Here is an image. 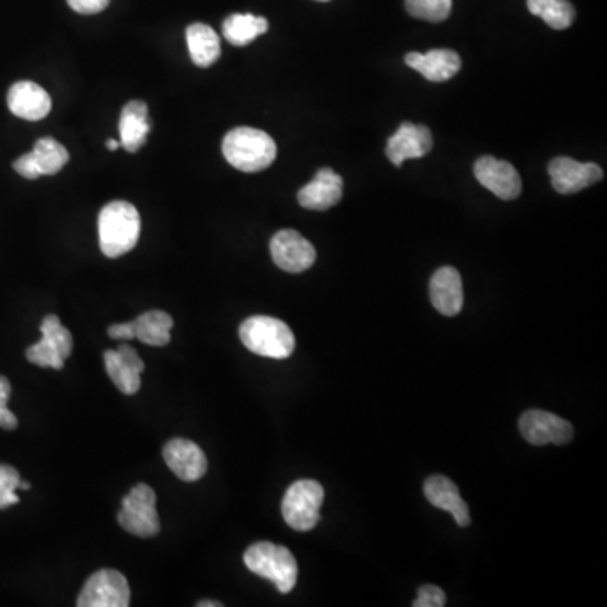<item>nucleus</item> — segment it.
Wrapping results in <instances>:
<instances>
[{
	"mask_svg": "<svg viewBox=\"0 0 607 607\" xmlns=\"http://www.w3.org/2000/svg\"><path fill=\"white\" fill-rule=\"evenodd\" d=\"M19 488L29 489V488H31V484L26 483V481H21V483H19Z\"/></svg>",
	"mask_w": 607,
	"mask_h": 607,
	"instance_id": "4c0bfd02",
	"label": "nucleus"
},
{
	"mask_svg": "<svg viewBox=\"0 0 607 607\" xmlns=\"http://www.w3.org/2000/svg\"><path fill=\"white\" fill-rule=\"evenodd\" d=\"M430 301L447 317L461 312L464 304L461 275L454 267H442L430 279Z\"/></svg>",
	"mask_w": 607,
	"mask_h": 607,
	"instance_id": "f3484780",
	"label": "nucleus"
},
{
	"mask_svg": "<svg viewBox=\"0 0 607 607\" xmlns=\"http://www.w3.org/2000/svg\"><path fill=\"white\" fill-rule=\"evenodd\" d=\"M243 560L248 570L274 582L282 594H289L296 587L299 567L289 548L270 542L253 543L247 548Z\"/></svg>",
	"mask_w": 607,
	"mask_h": 607,
	"instance_id": "20e7f679",
	"label": "nucleus"
},
{
	"mask_svg": "<svg viewBox=\"0 0 607 607\" xmlns=\"http://www.w3.org/2000/svg\"><path fill=\"white\" fill-rule=\"evenodd\" d=\"M14 171L17 174H21L22 178L26 179H38L41 174H39L38 167H36V162H34L33 154L31 152H27L24 156L19 157L16 162H14Z\"/></svg>",
	"mask_w": 607,
	"mask_h": 607,
	"instance_id": "473e14b6",
	"label": "nucleus"
},
{
	"mask_svg": "<svg viewBox=\"0 0 607 607\" xmlns=\"http://www.w3.org/2000/svg\"><path fill=\"white\" fill-rule=\"evenodd\" d=\"M120 146V142H117V140H107V147L108 149H110V151H117V149H119Z\"/></svg>",
	"mask_w": 607,
	"mask_h": 607,
	"instance_id": "e433bc0d",
	"label": "nucleus"
},
{
	"mask_svg": "<svg viewBox=\"0 0 607 607\" xmlns=\"http://www.w3.org/2000/svg\"><path fill=\"white\" fill-rule=\"evenodd\" d=\"M135 338L149 346H166L171 341L172 317L164 311H147L134 319Z\"/></svg>",
	"mask_w": 607,
	"mask_h": 607,
	"instance_id": "412c9836",
	"label": "nucleus"
},
{
	"mask_svg": "<svg viewBox=\"0 0 607 607\" xmlns=\"http://www.w3.org/2000/svg\"><path fill=\"white\" fill-rule=\"evenodd\" d=\"M26 358L29 363L41 366V368H54L61 370L65 366V360L61 358L60 353L54 350L53 346L41 338L39 343L33 344L31 348H27Z\"/></svg>",
	"mask_w": 607,
	"mask_h": 607,
	"instance_id": "cd10ccee",
	"label": "nucleus"
},
{
	"mask_svg": "<svg viewBox=\"0 0 607 607\" xmlns=\"http://www.w3.org/2000/svg\"><path fill=\"white\" fill-rule=\"evenodd\" d=\"M147 113L149 108L142 100H132L122 110L119 124L120 144L125 147V151L137 152L146 144L147 135L152 129Z\"/></svg>",
	"mask_w": 607,
	"mask_h": 607,
	"instance_id": "6ab92c4d",
	"label": "nucleus"
},
{
	"mask_svg": "<svg viewBox=\"0 0 607 607\" xmlns=\"http://www.w3.org/2000/svg\"><path fill=\"white\" fill-rule=\"evenodd\" d=\"M474 176L479 184L496 194L498 198L510 201L522 193V179L510 162L500 161L493 156H484L474 164Z\"/></svg>",
	"mask_w": 607,
	"mask_h": 607,
	"instance_id": "9b49d317",
	"label": "nucleus"
},
{
	"mask_svg": "<svg viewBox=\"0 0 607 607\" xmlns=\"http://www.w3.org/2000/svg\"><path fill=\"white\" fill-rule=\"evenodd\" d=\"M405 63L432 83L451 80L461 70V58L452 49H432L425 54L409 53L405 56Z\"/></svg>",
	"mask_w": 607,
	"mask_h": 607,
	"instance_id": "dca6fc26",
	"label": "nucleus"
},
{
	"mask_svg": "<svg viewBox=\"0 0 607 607\" xmlns=\"http://www.w3.org/2000/svg\"><path fill=\"white\" fill-rule=\"evenodd\" d=\"M21 483V476L16 469L7 464H0V510H6L9 506L19 503L16 489Z\"/></svg>",
	"mask_w": 607,
	"mask_h": 607,
	"instance_id": "c85d7f7f",
	"label": "nucleus"
},
{
	"mask_svg": "<svg viewBox=\"0 0 607 607\" xmlns=\"http://www.w3.org/2000/svg\"><path fill=\"white\" fill-rule=\"evenodd\" d=\"M11 397V382L0 375V427L6 430H14L17 427L16 415L7 409V402Z\"/></svg>",
	"mask_w": 607,
	"mask_h": 607,
	"instance_id": "c756f323",
	"label": "nucleus"
},
{
	"mask_svg": "<svg viewBox=\"0 0 607 607\" xmlns=\"http://www.w3.org/2000/svg\"><path fill=\"white\" fill-rule=\"evenodd\" d=\"M270 253L275 265L289 274H301L316 262V248L294 230L275 233L270 240Z\"/></svg>",
	"mask_w": 607,
	"mask_h": 607,
	"instance_id": "1a4fd4ad",
	"label": "nucleus"
},
{
	"mask_svg": "<svg viewBox=\"0 0 607 607\" xmlns=\"http://www.w3.org/2000/svg\"><path fill=\"white\" fill-rule=\"evenodd\" d=\"M41 334H43L44 341H48L54 350L60 353L63 360L70 358L73 353V336L61 324L60 317L54 316V314L44 317L43 323H41Z\"/></svg>",
	"mask_w": 607,
	"mask_h": 607,
	"instance_id": "a878e982",
	"label": "nucleus"
},
{
	"mask_svg": "<svg viewBox=\"0 0 607 607\" xmlns=\"http://www.w3.org/2000/svg\"><path fill=\"white\" fill-rule=\"evenodd\" d=\"M238 333L247 350L264 358L285 360L296 348V338L292 329L277 317H248L243 321Z\"/></svg>",
	"mask_w": 607,
	"mask_h": 607,
	"instance_id": "7ed1b4c3",
	"label": "nucleus"
},
{
	"mask_svg": "<svg viewBox=\"0 0 607 607\" xmlns=\"http://www.w3.org/2000/svg\"><path fill=\"white\" fill-rule=\"evenodd\" d=\"M432 134L425 125H414L405 122L397 132L388 139L387 157L393 166L400 167L407 159H420L427 156L432 149Z\"/></svg>",
	"mask_w": 607,
	"mask_h": 607,
	"instance_id": "ddd939ff",
	"label": "nucleus"
},
{
	"mask_svg": "<svg viewBox=\"0 0 607 607\" xmlns=\"http://www.w3.org/2000/svg\"><path fill=\"white\" fill-rule=\"evenodd\" d=\"M7 105L16 117L38 122L48 117L51 110V98L48 92L33 81H19L11 86L7 93Z\"/></svg>",
	"mask_w": 607,
	"mask_h": 607,
	"instance_id": "2eb2a0df",
	"label": "nucleus"
},
{
	"mask_svg": "<svg viewBox=\"0 0 607 607\" xmlns=\"http://www.w3.org/2000/svg\"><path fill=\"white\" fill-rule=\"evenodd\" d=\"M105 370L108 377L115 383V387L125 395H135L140 390V373L125 365L117 350H107L103 353Z\"/></svg>",
	"mask_w": 607,
	"mask_h": 607,
	"instance_id": "393cba45",
	"label": "nucleus"
},
{
	"mask_svg": "<svg viewBox=\"0 0 607 607\" xmlns=\"http://www.w3.org/2000/svg\"><path fill=\"white\" fill-rule=\"evenodd\" d=\"M108 336L113 339H119V341H130V339H134V321H130V323L113 324V326L108 328Z\"/></svg>",
	"mask_w": 607,
	"mask_h": 607,
	"instance_id": "f704fd0d",
	"label": "nucleus"
},
{
	"mask_svg": "<svg viewBox=\"0 0 607 607\" xmlns=\"http://www.w3.org/2000/svg\"><path fill=\"white\" fill-rule=\"evenodd\" d=\"M223 606V604H221V602L218 601H203V602H198V607H221Z\"/></svg>",
	"mask_w": 607,
	"mask_h": 607,
	"instance_id": "c9c22d12",
	"label": "nucleus"
},
{
	"mask_svg": "<svg viewBox=\"0 0 607 607\" xmlns=\"http://www.w3.org/2000/svg\"><path fill=\"white\" fill-rule=\"evenodd\" d=\"M130 604L129 582L119 570H98L85 582L76 606L127 607Z\"/></svg>",
	"mask_w": 607,
	"mask_h": 607,
	"instance_id": "0eeeda50",
	"label": "nucleus"
},
{
	"mask_svg": "<svg viewBox=\"0 0 607 607\" xmlns=\"http://www.w3.org/2000/svg\"><path fill=\"white\" fill-rule=\"evenodd\" d=\"M317 2H329V0H317Z\"/></svg>",
	"mask_w": 607,
	"mask_h": 607,
	"instance_id": "58836bf2",
	"label": "nucleus"
},
{
	"mask_svg": "<svg viewBox=\"0 0 607 607\" xmlns=\"http://www.w3.org/2000/svg\"><path fill=\"white\" fill-rule=\"evenodd\" d=\"M520 432L533 446H564L574 439V427L569 420L543 410L525 412L520 419Z\"/></svg>",
	"mask_w": 607,
	"mask_h": 607,
	"instance_id": "6e6552de",
	"label": "nucleus"
},
{
	"mask_svg": "<svg viewBox=\"0 0 607 607\" xmlns=\"http://www.w3.org/2000/svg\"><path fill=\"white\" fill-rule=\"evenodd\" d=\"M31 154L41 176L58 174L70 161V154L65 146H61L60 142H56L51 137L39 139Z\"/></svg>",
	"mask_w": 607,
	"mask_h": 607,
	"instance_id": "b1692460",
	"label": "nucleus"
},
{
	"mask_svg": "<svg viewBox=\"0 0 607 607\" xmlns=\"http://www.w3.org/2000/svg\"><path fill=\"white\" fill-rule=\"evenodd\" d=\"M112 0H68V6L78 14H85V16H92V14H98V12L105 11L108 4Z\"/></svg>",
	"mask_w": 607,
	"mask_h": 607,
	"instance_id": "2f4dec72",
	"label": "nucleus"
},
{
	"mask_svg": "<svg viewBox=\"0 0 607 607\" xmlns=\"http://www.w3.org/2000/svg\"><path fill=\"white\" fill-rule=\"evenodd\" d=\"M343 198V178L331 167L317 171L311 183L297 194L299 205L306 210L326 211L338 205Z\"/></svg>",
	"mask_w": 607,
	"mask_h": 607,
	"instance_id": "4468645a",
	"label": "nucleus"
},
{
	"mask_svg": "<svg viewBox=\"0 0 607 607\" xmlns=\"http://www.w3.org/2000/svg\"><path fill=\"white\" fill-rule=\"evenodd\" d=\"M414 607H442L446 606V592L437 586H422L417 592Z\"/></svg>",
	"mask_w": 607,
	"mask_h": 607,
	"instance_id": "7c9ffc66",
	"label": "nucleus"
},
{
	"mask_svg": "<svg viewBox=\"0 0 607 607\" xmlns=\"http://www.w3.org/2000/svg\"><path fill=\"white\" fill-rule=\"evenodd\" d=\"M120 527L135 537L152 538L161 532V522L157 515L156 493L149 484H137L130 489L122 501L119 515Z\"/></svg>",
	"mask_w": 607,
	"mask_h": 607,
	"instance_id": "423d86ee",
	"label": "nucleus"
},
{
	"mask_svg": "<svg viewBox=\"0 0 607 607\" xmlns=\"http://www.w3.org/2000/svg\"><path fill=\"white\" fill-rule=\"evenodd\" d=\"M324 489L321 484L312 479H301L291 484L282 500V515L292 530L309 532L316 527L323 506Z\"/></svg>",
	"mask_w": 607,
	"mask_h": 607,
	"instance_id": "39448f33",
	"label": "nucleus"
},
{
	"mask_svg": "<svg viewBox=\"0 0 607 607\" xmlns=\"http://www.w3.org/2000/svg\"><path fill=\"white\" fill-rule=\"evenodd\" d=\"M223 156L238 171L260 172L272 166L277 157V146L264 130L238 127L225 135Z\"/></svg>",
	"mask_w": 607,
	"mask_h": 607,
	"instance_id": "f03ea898",
	"label": "nucleus"
},
{
	"mask_svg": "<svg viewBox=\"0 0 607 607\" xmlns=\"http://www.w3.org/2000/svg\"><path fill=\"white\" fill-rule=\"evenodd\" d=\"M117 353H119L120 358L124 360L125 365L130 366V368L137 371V373H142L144 368H146L139 353H137L132 346H129V344H120L119 348H117Z\"/></svg>",
	"mask_w": 607,
	"mask_h": 607,
	"instance_id": "72a5a7b5",
	"label": "nucleus"
},
{
	"mask_svg": "<svg viewBox=\"0 0 607 607\" xmlns=\"http://www.w3.org/2000/svg\"><path fill=\"white\" fill-rule=\"evenodd\" d=\"M189 54L194 65L199 68H210L215 65L221 54V44L213 27L206 24H191L186 29Z\"/></svg>",
	"mask_w": 607,
	"mask_h": 607,
	"instance_id": "aec40b11",
	"label": "nucleus"
},
{
	"mask_svg": "<svg viewBox=\"0 0 607 607\" xmlns=\"http://www.w3.org/2000/svg\"><path fill=\"white\" fill-rule=\"evenodd\" d=\"M410 16L422 21H446L452 11V0H405Z\"/></svg>",
	"mask_w": 607,
	"mask_h": 607,
	"instance_id": "bb28decb",
	"label": "nucleus"
},
{
	"mask_svg": "<svg viewBox=\"0 0 607 607\" xmlns=\"http://www.w3.org/2000/svg\"><path fill=\"white\" fill-rule=\"evenodd\" d=\"M164 461L179 479L194 483L205 476L208 471V459L203 449L188 439H172L162 451Z\"/></svg>",
	"mask_w": 607,
	"mask_h": 607,
	"instance_id": "f8f14e48",
	"label": "nucleus"
},
{
	"mask_svg": "<svg viewBox=\"0 0 607 607\" xmlns=\"http://www.w3.org/2000/svg\"><path fill=\"white\" fill-rule=\"evenodd\" d=\"M425 498L441 510L451 513L457 525L469 527L471 516L466 501L459 495V488L446 476H430L424 484Z\"/></svg>",
	"mask_w": 607,
	"mask_h": 607,
	"instance_id": "a211bd4d",
	"label": "nucleus"
},
{
	"mask_svg": "<svg viewBox=\"0 0 607 607\" xmlns=\"http://www.w3.org/2000/svg\"><path fill=\"white\" fill-rule=\"evenodd\" d=\"M552 186L560 194L579 193L592 184L599 183L604 172L594 162H577L570 157H557L548 164Z\"/></svg>",
	"mask_w": 607,
	"mask_h": 607,
	"instance_id": "9d476101",
	"label": "nucleus"
},
{
	"mask_svg": "<svg viewBox=\"0 0 607 607\" xmlns=\"http://www.w3.org/2000/svg\"><path fill=\"white\" fill-rule=\"evenodd\" d=\"M269 22L253 14H231L223 22V36L233 46H247L258 36L267 33Z\"/></svg>",
	"mask_w": 607,
	"mask_h": 607,
	"instance_id": "4be33fe9",
	"label": "nucleus"
},
{
	"mask_svg": "<svg viewBox=\"0 0 607 607\" xmlns=\"http://www.w3.org/2000/svg\"><path fill=\"white\" fill-rule=\"evenodd\" d=\"M527 6L533 16L540 17L557 31L572 26L575 19V9L569 0H528Z\"/></svg>",
	"mask_w": 607,
	"mask_h": 607,
	"instance_id": "5701e85b",
	"label": "nucleus"
},
{
	"mask_svg": "<svg viewBox=\"0 0 607 607\" xmlns=\"http://www.w3.org/2000/svg\"><path fill=\"white\" fill-rule=\"evenodd\" d=\"M140 237V215L127 201H112L103 206L98 216V238L103 255L119 258L137 245Z\"/></svg>",
	"mask_w": 607,
	"mask_h": 607,
	"instance_id": "f257e3e1",
	"label": "nucleus"
}]
</instances>
